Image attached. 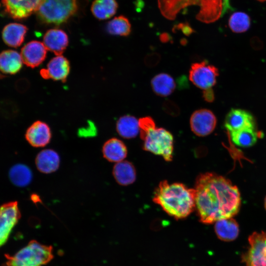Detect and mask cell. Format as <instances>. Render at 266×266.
Masks as SVG:
<instances>
[{
    "label": "cell",
    "mask_w": 266,
    "mask_h": 266,
    "mask_svg": "<svg viewBox=\"0 0 266 266\" xmlns=\"http://www.w3.org/2000/svg\"><path fill=\"white\" fill-rule=\"evenodd\" d=\"M194 189L195 209L203 224L233 218L239 210L241 198L238 189L221 175L213 172L200 174Z\"/></svg>",
    "instance_id": "cell-1"
},
{
    "label": "cell",
    "mask_w": 266,
    "mask_h": 266,
    "mask_svg": "<svg viewBox=\"0 0 266 266\" xmlns=\"http://www.w3.org/2000/svg\"><path fill=\"white\" fill-rule=\"evenodd\" d=\"M153 200L169 216L184 219L195 209V191L183 183L165 180L156 188Z\"/></svg>",
    "instance_id": "cell-2"
},
{
    "label": "cell",
    "mask_w": 266,
    "mask_h": 266,
    "mask_svg": "<svg viewBox=\"0 0 266 266\" xmlns=\"http://www.w3.org/2000/svg\"><path fill=\"white\" fill-rule=\"evenodd\" d=\"M161 14L168 20H174L181 10L191 5L199 7L196 19L205 23L217 20L223 7V0H157Z\"/></svg>",
    "instance_id": "cell-3"
},
{
    "label": "cell",
    "mask_w": 266,
    "mask_h": 266,
    "mask_svg": "<svg viewBox=\"0 0 266 266\" xmlns=\"http://www.w3.org/2000/svg\"><path fill=\"white\" fill-rule=\"evenodd\" d=\"M4 256L6 261L2 266H43L54 258L52 246L36 240H31L14 255Z\"/></svg>",
    "instance_id": "cell-4"
},
{
    "label": "cell",
    "mask_w": 266,
    "mask_h": 266,
    "mask_svg": "<svg viewBox=\"0 0 266 266\" xmlns=\"http://www.w3.org/2000/svg\"><path fill=\"white\" fill-rule=\"evenodd\" d=\"M139 134L143 142V150L162 156L166 162L172 160L173 137L170 132L155 126L147 130L140 131Z\"/></svg>",
    "instance_id": "cell-5"
},
{
    "label": "cell",
    "mask_w": 266,
    "mask_h": 266,
    "mask_svg": "<svg viewBox=\"0 0 266 266\" xmlns=\"http://www.w3.org/2000/svg\"><path fill=\"white\" fill-rule=\"evenodd\" d=\"M77 9L76 0H41L36 13L43 23L60 25L66 21Z\"/></svg>",
    "instance_id": "cell-6"
},
{
    "label": "cell",
    "mask_w": 266,
    "mask_h": 266,
    "mask_svg": "<svg viewBox=\"0 0 266 266\" xmlns=\"http://www.w3.org/2000/svg\"><path fill=\"white\" fill-rule=\"evenodd\" d=\"M248 241V249L242 258L244 266H266V232L253 233Z\"/></svg>",
    "instance_id": "cell-7"
},
{
    "label": "cell",
    "mask_w": 266,
    "mask_h": 266,
    "mask_svg": "<svg viewBox=\"0 0 266 266\" xmlns=\"http://www.w3.org/2000/svg\"><path fill=\"white\" fill-rule=\"evenodd\" d=\"M218 75V69L205 61L193 63L189 70L190 80L197 87L203 90L213 86Z\"/></svg>",
    "instance_id": "cell-8"
},
{
    "label": "cell",
    "mask_w": 266,
    "mask_h": 266,
    "mask_svg": "<svg viewBox=\"0 0 266 266\" xmlns=\"http://www.w3.org/2000/svg\"><path fill=\"white\" fill-rule=\"evenodd\" d=\"M21 212L17 201L1 205L0 210V244H5L11 232L21 218Z\"/></svg>",
    "instance_id": "cell-9"
},
{
    "label": "cell",
    "mask_w": 266,
    "mask_h": 266,
    "mask_svg": "<svg viewBox=\"0 0 266 266\" xmlns=\"http://www.w3.org/2000/svg\"><path fill=\"white\" fill-rule=\"evenodd\" d=\"M217 120L210 110L200 109L194 111L190 119V128L194 133L199 136L210 134L215 129Z\"/></svg>",
    "instance_id": "cell-10"
},
{
    "label": "cell",
    "mask_w": 266,
    "mask_h": 266,
    "mask_svg": "<svg viewBox=\"0 0 266 266\" xmlns=\"http://www.w3.org/2000/svg\"><path fill=\"white\" fill-rule=\"evenodd\" d=\"M41 0H2L5 12L14 19H22L36 11Z\"/></svg>",
    "instance_id": "cell-11"
},
{
    "label": "cell",
    "mask_w": 266,
    "mask_h": 266,
    "mask_svg": "<svg viewBox=\"0 0 266 266\" xmlns=\"http://www.w3.org/2000/svg\"><path fill=\"white\" fill-rule=\"evenodd\" d=\"M25 137L32 146L35 148L43 147L50 142L52 133L47 124L38 120L28 127Z\"/></svg>",
    "instance_id": "cell-12"
},
{
    "label": "cell",
    "mask_w": 266,
    "mask_h": 266,
    "mask_svg": "<svg viewBox=\"0 0 266 266\" xmlns=\"http://www.w3.org/2000/svg\"><path fill=\"white\" fill-rule=\"evenodd\" d=\"M70 64L68 60L62 55L57 56L48 63L47 68L40 70V74L44 79L64 82L69 73Z\"/></svg>",
    "instance_id": "cell-13"
},
{
    "label": "cell",
    "mask_w": 266,
    "mask_h": 266,
    "mask_svg": "<svg viewBox=\"0 0 266 266\" xmlns=\"http://www.w3.org/2000/svg\"><path fill=\"white\" fill-rule=\"evenodd\" d=\"M225 127L229 133L247 129H256L253 117L240 109H232L226 115Z\"/></svg>",
    "instance_id": "cell-14"
},
{
    "label": "cell",
    "mask_w": 266,
    "mask_h": 266,
    "mask_svg": "<svg viewBox=\"0 0 266 266\" xmlns=\"http://www.w3.org/2000/svg\"><path fill=\"white\" fill-rule=\"evenodd\" d=\"M46 49L43 43L38 41L28 42L21 49V55L23 63L31 68L38 66L46 58Z\"/></svg>",
    "instance_id": "cell-15"
},
{
    "label": "cell",
    "mask_w": 266,
    "mask_h": 266,
    "mask_svg": "<svg viewBox=\"0 0 266 266\" xmlns=\"http://www.w3.org/2000/svg\"><path fill=\"white\" fill-rule=\"evenodd\" d=\"M43 44L47 50L56 55H61L68 45V36L61 29H50L43 36Z\"/></svg>",
    "instance_id": "cell-16"
},
{
    "label": "cell",
    "mask_w": 266,
    "mask_h": 266,
    "mask_svg": "<svg viewBox=\"0 0 266 266\" xmlns=\"http://www.w3.org/2000/svg\"><path fill=\"white\" fill-rule=\"evenodd\" d=\"M35 164L38 170L45 174L56 171L60 165L59 154L53 149H45L36 155Z\"/></svg>",
    "instance_id": "cell-17"
},
{
    "label": "cell",
    "mask_w": 266,
    "mask_h": 266,
    "mask_svg": "<svg viewBox=\"0 0 266 266\" xmlns=\"http://www.w3.org/2000/svg\"><path fill=\"white\" fill-rule=\"evenodd\" d=\"M102 153L106 160L117 163L124 160L127 156L128 150L122 140L113 137L109 139L103 144Z\"/></svg>",
    "instance_id": "cell-18"
},
{
    "label": "cell",
    "mask_w": 266,
    "mask_h": 266,
    "mask_svg": "<svg viewBox=\"0 0 266 266\" xmlns=\"http://www.w3.org/2000/svg\"><path fill=\"white\" fill-rule=\"evenodd\" d=\"M27 30V27L21 24L9 23L2 30V39L7 45L18 47L23 42Z\"/></svg>",
    "instance_id": "cell-19"
},
{
    "label": "cell",
    "mask_w": 266,
    "mask_h": 266,
    "mask_svg": "<svg viewBox=\"0 0 266 266\" xmlns=\"http://www.w3.org/2000/svg\"><path fill=\"white\" fill-rule=\"evenodd\" d=\"M112 174L117 183L122 186L132 184L136 180L135 168L133 164L128 161L116 163L113 167Z\"/></svg>",
    "instance_id": "cell-20"
},
{
    "label": "cell",
    "mask_w": 266,
    "mask_h": 266,
    "mask_svg": "<svg viewBox=\"0 0 266 266\" xmlns=\"http://www.w3.org/2000/svg\"><path fill=\"white\" fill-rule=\"evenodd\" d=\"M23 62L21 54L15 50H4L0 54V70L4 74L17 73L21 69Z\"/></svg>",
    "instance_id": "cell-21"
},
{
    "label": "cell",
    "mask_w": 266,
    "mask_h": 266,
    "mask_svg": "<svg viewBox=\"0 0 266 266\" xmlns=\"http://www.w3.org/2000/svg\"><path fill=\"white\" fill-rule=\"evenodd\" d=\"M214 229L218 237L225 241L234 240L239 233V226L233 218L216 221Z\"/></svg>",
    "instance_id": "cell-22"
},
{
    "label": "cell",
    "mask_w": 266,
    "mask_h": 266,
    "mask_svg": "<svg viewBox=\"0 0 266 266\" xmlns=\"http://www.w3.org/2000/svg\"><path fill=\"white\" fill-rule=\"evenodd\" d=\"M116 129L119 135L124 138L135 137L140 131L138 120L130 115L121 116L116 122Z\"/></svg>",
    "instance_id": "cell-23"
},
{
    "label": "cell",
    "mask_w": 266,
    "mask_h": 266,
    "mask_svg": "<svg viewBox=\"0 0 266 266\" xmlns=\"http://www.w3.org/2000/svg\"><path fill=\"white\" fill-rule=\"evenodd\" d=\"M153 92L160 97L170 95L176 88V83L171 76L166 73H160L151 80Z\"/></svg>",
    "instance_id": "cell-24"
},
{
    "label": "cell",
    "mask_w": 266,
    "mask_h": 266,
    "mask_svg": "<svg viewBox=\"0 0 266 266\" xmlns=\"http://www.w3.org/2000/svg\"><path fill=\"white\" fill-rule=\"evenodd\" d=\"M8 176L11 183L19 187H24L29 185L33 179L31 169L26 165L17 164L9 169Z\"/></svg>",
    "instance_id": "cell-25"
},
{
    "label": "cell",
    "mask_w": 266,
    "mask_h": 266,
    "mask_svg": "<svg viewBox=\"0 0 266 266\" xmlns=\"http://www.w3.org/2000/svg\"><path fill=\"white\" fill-rule=\"evenodd\" d=\"M118 7L116 0H95L92 4L91 10L96 18L103 20L113 16Z\"/></svg>",
    "instance_id": "cell-26"
},
{
    "label": "cell",
    "mask_w": 266,
    "mask_h": 266,
    "mask_svg": "<svg viewBox=\"0 0 266 266\" xmlns=\"http://www.w3.org/2000/svg\"><path fill=\"white\" fill-rule=\"evenodd\" d=\"M232 141L242 147H249L254 145L259 135L256 129H247L230 133Z\"/></svg>",
    "instance_id": "cell-27"
},
{
    "label": "cell",
    "mask_w": 266,
    "mask_h": 266,
    "mask_svg": "<svg viewBox=\"0 0 266 266\" xmlns=\"http://www.w3.org/2000/svg\"><path fill=\"white\" fill-rule=\"evenodd\" d=\"M106 30L112 35L127 36L131 33V24L126 17L120 15L107 23Z\"/></svg>",
    "instance_id": "cell-28"
},
{
    "label": "cell",
    "mask_w": 266,
    "mask_h": 266,
    "mask_svg": "<svg viewBox=\"0 0 266 266\" xmlns=\"http://www.w3.org/2000/svg\"><path fill=\"white\" fill-rule=\"evenodd\" d=\"M251 20L245 12L237 11L233 13L229 19V27L235 33H242L250 28Z\"/></svg>",
    "instance_id": "cell-29"
},
{
    "label": "cell",
    "mask_w": 266,
    "mask_h": 266,
    "mask_svg": "<svg viewBox=\"0 0 266 266\" xmlns=\"http://www.w3.org/2000/svg\"><path fill=\"white\" fill-rule=\"evenodd\" d=\"M162 108L166 113L173 117L178 116L180 113L178 105L170 100H166L163 102Z\"/></svg>",
    "instance_id": "cell-30"
},
{
    "label": "cell",
    "mask_w": 266,
    "mask_h": 266,
    "mask_svg": "<svg viewBox=\"0 0 266 266\" xmlns=\"http://www.w3.org/2000/svg\"><path fill=\"white\" fill-rule=\"evenodd\" d=\"M161 59V56L159 53L152 52L146 55L144 59V62L147 66L153 67L159 64Z\"/></svg>",
    "instance_id": "cell-31"
},
{
    "label": "cell",
    "mask_w": 266,
    "mask_h": 266,
    "mask_svg": "<svg viewBox=\"0 0 266 266\" xmlns=\"http://www.w3.org/2000/svg\"><path fill=\"white\" fill-rule=\"evenodd\" d=\"M175 30H181L182 33L186 35L189 36L193 33V29L188 24L180 23L179 25L175 26L173 29V32Z\"/></svg>",
    "instance_id": "cell-32"
},
{
    "label": "cell",
    "mask_w": 266,
    "mask_h": 266,
    "mask_svg": "<svg viewBox=\"0 0 266 266\" xmlns=\"http://www.w3.org/2000/svg\"><path fill=\"white\" fill-rule=\"evenodd\" d=\"M202 97L204 100L208 102H211L214 100V93L211 88L203 90Z\"/></svg>",
    "instance_id": "cell-33"
},
{
    "label": "cell",
    "mask_w": 266,
    "mask_h": 266,
    "mask_svg": "<svg viewBox=\"0 0 266 266\" xmlns=\"http://www.w3.org/2000/svg\"><path fill=\"white\" fill-rule=\"evenodd\" d=\"M251 45L255 49H260L263 47V43L258 37H253L251 40Z\"/></svg>",
    "instance_id": "cell-34"
},
{
    "label": "cell",
    "mask_w": 266,
    "mask_h": 266,
    "mask_svg": "<svg viewBox=\"0 0 266 266\" xmlns=\"http://www.w3.org/2000/svg\"><path fill=\"white\" fill-rule=\"evenodd\" d=\"M171 37L167 33H162L160 36V39L161 42L166 43L171 40Z\"/></svg>",
    "instance_id": "cell-35"
},
{
    "label": "cell",
    "mask_w": 266,
    "mask_h": 266,
    "mask_svg": "<svg viewBox=\"0 0 266 266\" xmlns=\"http://www.w3.org/2000/svg\"><path fill=\"white\" fill-rule=\"evenodd\" d=\"M181 41H181V43L182 44H183V45L186 44V42H187L186 39H183V40H182Z\"/></svg>",
    "instance_id": "cell-36"
},
{
    "label": "cell",
    "mask_w": 266,
    "mask_h": 266,
    "mask_svg": "<svg viewBox=\"0 0 266 266\" xmlns=\"http://www.w3.org/2000/svg\"><path fill=\"white\" fill-rule=\"evenodd\" d=\"M264 205H265V208L266 209V197H265V199Z\"/></svg>",
    "instance_id": "cell-37"
},
{
    "label": "cell",
    "mask_w": 266,
    "mask_h": 266,
    "mask_svg": "<svg viewBox=\"0 0 266 266\" xmlns=\"http://www.w3.org/2000/svg\"><path fill=\"white\" fill-rule=\"evenodd\" d=\"M258 1H259L260 2H264V1H266V0H257Z\"/></svg>",
    "instance_id": "cell-38"
}]
</instances>
